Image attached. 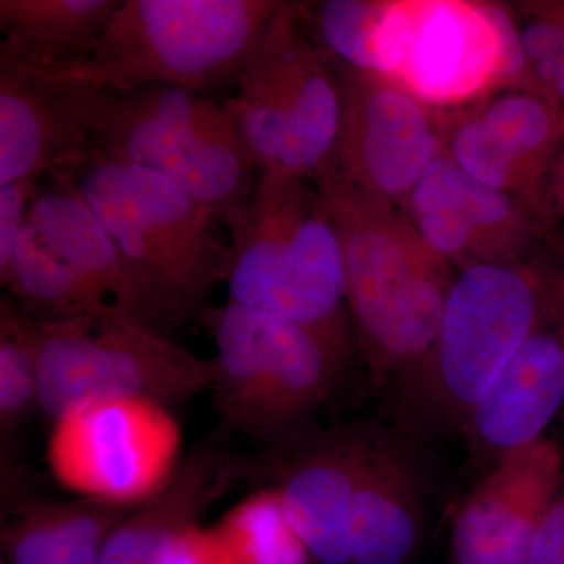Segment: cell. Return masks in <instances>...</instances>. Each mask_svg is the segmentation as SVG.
<instances>
[{"label":"cell","instance_id":"obj_19","mask_svg":"<svg viewBox=\"0 0 564 564\" xmlns=\"http://www.w3.org/2000/svg\"><path fill=\"white\" fill-rule=\"evenodd\" d=\"M563 408L564 293L474 408L464 432L481 454L499 459L543 440Z\"/></svg>","mask_w":564,"mask_h":564},{"label":"cell","instance_id":"obj_18","mask_svg":"<svg viewBox=\"0 0 564 564\" xmlns=\"http://www.w3.org/2000/svg\"><path fill=\"white\" fill-rule=\"evenodd\" d=\"M29 223L93 291L129 321L166 334L180 321L122 254L95 212L61 174L39 188Z\"/></svg>","mask_w":564,"mask_h":564},{"label":"cell","instance_id":"obj_23","mask_svg":"<svg viewBox=\"0 0 564 564\" xmlns=\"http://www.w3.org/2000/svg\"><path fill=\"white\" fill-rule=\"evenodd\" d=\"M133 508L88 497L25 502L2 529L3 554L9 564H99L111 532Z\"/></svg>","mask_w":564,"mask_h":564},{"label":"cell","instance_id":"obj_21","mask_svg":"<svg viewBox=\"0 0 564 564\" xmlns=\"http://www.w3.org/2000/svg\"><path fill=\"white\" fill-rule=\"evenodd\" d=\"M243 474L242 463L221 452H192L162 488L111 532L99 564H163L174 541L198 525L204 511Z\"/></svg>","mask_w":564,"mask_h":564},{"label":"cell","instance_id":"obj_2","mask_svg":"<svg viewBox=\"0 0 564 564\" xmlns=\"http://www.w3.org/2000/svg\"><path fill=\"white\" fill-rule=\"evenodd\" d=\"M226 225L229 302L303 326L348 366L358 344L343 243L317 181L259 172Z\"/></svg>","mask_w":564,"mask_h":564},{"label":"cell","instance_id":"obj_8","mask_svg":"<svg viewBox=\"0 0 564 564\" xmlns=\"http://www.w3.org/2000/svg\"><path fill=\"white\" fill-rule=\"evenodd\" d=\"M304 10L285 2L221 104L259 172L315 181L334 163L343 102L334 63L306 32Z\"/></svg>","mask_w":564,"mask_h":564},{"label":"cell","instance_id":"obj_29","mask_svg":"<svg viewBox=\"0 0 564 564\" xmlns=\"http://www.w3.org/2000/svg\"><path fill=\"white\" fill-rule=\"evenodd\" d=\"M36 182L20 181L0 185V272L9 265L14 243L29 223Z\"/></svg>","mask_w":564,"mask_h":564},{"label":"cell","instance_id":"obj_33","mask_svg":"<svg viewBox=\"0 0 564 564\" xmlns=\"http://www.w3.org/2000/svg\"><path fill=\"white\" fill-rule=\"evenodd\" d=\"M3 564H9V563H3Z\"/></svg>","mask_w":564,"mask_h":564},{"label":"cell","instance_id":"obj_5","mask_svg":"<svg viewBox=\"0 0 564 564\" xmlns=\"http://www.w3.org/2000/svg\"><path fill=\"white\" fill-rule=\"evenodd\" d=\"M54 174L79 192L180 323L202 318L229 265V243L209 209L161 174L95 147Z\"/></svg>","mask_w":564,"mask_h":564},{"label":"cell","instance_id":"obj_9","mask_svg":"<svg viewBox=\"0 0 564 564\" xmlns=\"http://www.w3.org/2000/svg\"><path fill=\"white\" fill-rule=\"evenodd\" d=\"M31 323L40 410L52 422L106 400H147L173 411L214 386L212 359L117 311L101 321Z\"/></svg>","mask_w":564,"mask_h":564},{"label":"cell","instance_id":"obj_13","mask_svg":"<svg viewBox=\"0 0 564 564\" xmlns=\"http://www.w3.org/2000/svg\"><path fill=\"white\" fill-rule=\"evenodd\" d=\"M404 212L423 242L455 270L521 261L543 245L527 199L473 180L443 150Z\"/></svg>","mask_w":564,"mask_h":564},{"label":"cell","instance_id":"obj_16","mask_svg":"<svg viewBox=\"0 0 564 564\" xmlns=\"http://www.w3.org/2000/svg\"><path fill=\"white\" fill-rule=\"evenodd\" d=\"M562 484V458L545 437L500 456L456 514L454 564H529Z\"/></svg>","mask_w":564,"mask_h":564},{"label":"cell","instance_id":"obj_12","mask_svg":"<svg viewBox=\"0 0 564 564\" xmlns=\"http://www.w3.org/2000/svg\"><path fill=\"white\" fill-rule=\"evenodd\" d=\"M334 68L343 102L334 169L403 210L443 150L440 118L388 77L336 63Z\"/></svg>","mask_w":564,"mask_h":564},{"label":"cell","instance_id":"obj_15","mask_svg":"<svg viewBox=\"0 0 564 564\" xmlns=\"http://www.w3.org/2000/svg\"><path fill=\"white\" fill-rule=\"evenodd\" d=\"M421 447L395 425H359L348 564H403L413 554L429 485Z\"/></svg>","mask_w":564,"mask_h":564},{"label":"cell","instance_id":"obj_14","mask_svg":"<svg viewBox=\"0 0 564 564\" xmlns=\"http://www.w3.org/2000/svg\"><path fill=\"white\" fill-rule=\"evenodd\" d=\"M441 121L443 151L467 176L530 204L564 141V109L529 88H500Z\"/></svg>","mask_w":564,"mask_h":564},{"label":"cell","instance_id":"obj_32","mask_svg":"<svg viewBox=\"0 0 564 564\" xmlns=\"http://www.w3.org/2000/svg\"><path fill=\"white\" fill-rule=\"evenodd\" d=\"M543 95L564 109V43L554 66H552Z\"/></svg>","mask_w":564,"mask_h":564},{"label":"cell","instance_id":"obj_4","mask_svg":"<svg viewBox=\"0 0 564 564\" xmlns=\"http://www.w3.org/2000/svg\"><path fill=\"white\" fill-rule=\"evenodd\" d=\"M77 85L93 147L161 174L226 223L251 195L259 169L231 115L209 95L152 84Z\"/></svg>","mask_w":564,"mask_h":564},{"label":"cell","instance_id":"obj_26","mask_svg":"<svg viewBox=\"0 0 564 564\" xmlns=\"http://www.w3.org/2000/svg\"><path fill=\"white\" fill-rule=\"evenodd\" d=\"M40 410L32 323L10 295L0 299V433L2 444Z\"/></svg>","mask_w":564,"mask_h":564},{"label":"cell","instance_id":"obj_25","mask_svg":"<svg viewBox=\"0 0 564 564\" xmlns=\"http://www.w3.org/2000/svg\"><path fill=\"white\" fill-rule=\"evenodd\" d=\"M215 530L234 564H311L276 489L251 494L223 516Z\"/></svg>","mask_w":564,"mask_h":564},{"label":"cell","instance_id":"obj_7","mask_svg":"<svg viewBox=\"0 0 564 564\" xmlns=\"http://www.w3.org/2000/svg\"><path fill=\"white\" fill-rule=\"evenodd\" d=\"M215 344V408L223 425L270 448L311 429L345 370L315 334L232 302L202 315Z\"/></svg>","mask_w":564,"mask_h":564},{"label":"cell","instance_id":"obj_31","mask_svg":"<svg viewBox=\"0 0 564 564\" xmlns=\"http://www.w3.org/2000/svg\"><path fill=\"white\" fill-rule=\"evenodd\" d=\"M529 564H564V480L534 536Z\"/></svg>","mask_w":564,"mask_h":564},{"label":"cell","instance_id":"obj_6","mask_svg":"<svg viewBox=\"0 0 564 564\" xmlns=\"http://www.w3.org/2000/svg\"><path fill=\"white\" fill-rule=\"evenodd\" d=\"M285 2L121 0L98 46L58 76L91 88L165 84L209 95L240 69Z\"/></svg>","mask_w":564,"mask_h":564},{"label":"cell","instance_id":"obj_27","mask_svg":"<svg viewBox=\"0 0 564 564\" xmlns=\"http://www.w3.org/2000/svg\"><path fill=\"white\" fill-rule=\"evenodd\" d=\"M377 0H326L306 6L315 41L329 61L345 68L372 73L369 41L380 13Z\"/></svg>","mask_w":564,"mask_h":564},{"label":"cell","instance_id":"obj_24","mask_svg":"<svg viewBox=\"0 0 564 564\" xmlns=\"http://www.w3.org/2000/svg\"><path fill=\"white\" fill-rule=\"evenodd\" d=\"M0 282L9 289L14 304L33 321H101L115 313L98 292L55 254L31 223L18 237L9 265L0 272Z\"/></svg>","mask_w":564,"mask_h":564},{"label":"cell","instance_id":"obj_1","mask_svg":"<svg viewBox=\"0 0 564 564\" xmlns=\"http://www.w3.org/2000/svg\"><path fill=\"white\" fill-rule=\"evenodd\" d=\"M564 293V262L544 245L521 261L456 272L436 339L392 381L393 425L429 441L466 430L474 408Z\"/></svg>","mask_w":564,"mask_h":564},{"label":"cell","instance_id":"obj_30","mask_svg":"<svg viewBox=\"0 0 564 564\" xmlns=\"http://www.w3.org/2000/svg\"><path fill=\"white\" fill-rule=\"evenodd\" d=\"M163 564H234L215 527L195 525L182 533L166 554Z\"/></svg>","mask_w":564,"mask_h":564},{"label":"cell","instance_id":"obj_17","mask_svg":"<svg viewBox=\"0 0 564 564\" xmlns=\"http://www.w3.org/2000/svg\"><path fill=\"white\" fill-rule=\"evenodd\" d=\"M270 467L282 508L307 554L321 564H348L347 525L359 425L315 432L273 448Z\"/></svg>","mask_w":564,"mask_h":564},{"label":"cell","instance_id":"obj_10","mask_svg":"<svg viewBox=\"0 0 564 564\" xmlns=\"http://www.w3.org/2000/svg\"><path fill=\"white\" fill-rule=\"evenodd\" d=\"M369 55L372 73L443 115L503 88V33L489 2H381Z\"/></svg>","mask_w":564,"mask_h":564},{"label":"cell","instance_id":"obj_20","mask_svg":"<svg viewBox=\"0 0 564 564\" xmlns=\"http://www.w3.org/2000/svg\"><path fill=\"white\" fill-rule=\"evenodd\" d=\"M91 147L73 80L0 63V185L39 184Z\"/></svg>","mask_w":564,"mask_h":564},{"label":"cell","instance_id":"obj_11","mask_svg":"<svg viewBox=\"0 0 564 564\" xmlns=\"http://www.w3.org/2000/svg\"><path fill=\"white\" fill-rule=\"evenodd\" d=\"M173 411L147 400L84 404L54 422L47 447L52 474L88 499L143 503L181 463Z\"/></svg>","mask_w":564,"mask_h":564},{"label":"cell","instance_id":"obj_22","mask_svg":"<svg viewBox=\"0 0 564 564\" xmlns=\"http://www.w3.org/2000/svg\"><path fill=\"white\" fill-rule=\"evenodd\" d=\"M121 0H0V63L68 73L98 46Z\"/></svg>","mask_w":564,"mask_h":564},{"label":"cell","instance_id":"obj_28","mask_svg":"<svg viewBox=\"0 0 564 564\" xmlns=\"http://www.w3.org/2000/svg\"><path fill=\"white\" fill-rule=\"evenodd\" d=\"M530 206L544 247L564 262V141L545 166Z\"/></svg>","mask_w":564,"mask_h":564},{"label":"cell","instance_id":"obj_3","mask_svg":"<svg viewBox=\"0 0 564 564\" xmlns=\"http://www.w3.org/2000/svg\"><path fill=\"white\" fill-rule=\"evenodd\" d=\"M340 243L347 306L375 383L395 381L432 347L456 270L400 207L362 191L334 165L318 177Z\"/></svg>","mask_w":564,"mask_h":564}]
</instances>
